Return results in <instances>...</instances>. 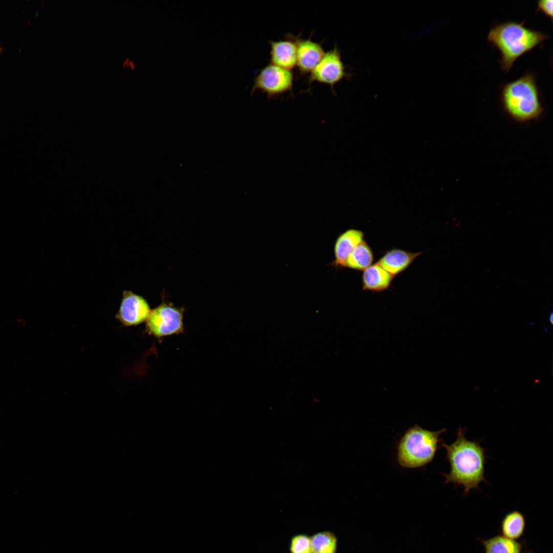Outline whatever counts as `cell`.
I'll list each match as a JSON object with an SVG mask.
<instances>
[{
  "label": "cell",
  "instance_id": "obj_1",
  "mask_svg": "<svg viewBox=\"0 0 553 553\" xmlns=\"http://www.w3.org/2000/svg\"><path fill=\"white\" fill-rule=\"evenodd\" d=\"M446 451L450 470L443 474L444 483H453L463 488V494L471 490H479L481 482H487L484 476L486 455L484 449L478 441L467 440L461 427L457 431L456 440L450 444L440 442Z\"/></svg>",
  "mask_w": 553,
  "mask_h": 553
},
{
  "label": "cell",
  "instance_id": "obj_2",
  "mask_svg": "<svg viewBox=\"0 0 553 553\" xmlns=\"http://www.w3.org/2000/svg\"><path fill=\"white\" fill-rule=\"evenodd\" d=\"M525 21H508L497 24L490 30L487 41L501 54L500 64L505 73L515 61L526 53L542 44L548 35L525 26Z\"/></svg>",
  "mask_w": 553,
  "mask_h": 553
},
{
  "label": "cell",
  "instance_id": "obj_3",
  "mask_svg": "<svg viewBox=\"0 0 553 553\" xmlns=\"http://www.w3.org/2000/svg\"><path fill=\"white\" fill-rule=\"evenodd\" d=\"M501 102L506 113L518 122L537 119L543 111L536 79L530 73L505 84Z\"/></svg>",
  "mask_w": 553,
  "mask_h": 553
},
{
  "label": "cell",
  "instance_id": "obj_4",
  "mask_svg": "<svg viewBox=\"0 0 553 553\" xmlns=\"http://www.w3.org/2000/svg\"><path fill=\"white\" fill-rule=\"evenodd\" d=\"M445 429L432 431L415 424L407 429L396 446L397 460L403 467H422L434 459Z\"/></svg>",
  "mask_w": 553,
  "mask_h": 553
},
{
  "label": "cell",
  "instance_id": "obj_5",
  "mask_svg": "<svg viewBox=\"0 0 553 553\" xmlns=\"http://www.w3.org/2000/svg\"><path fill=\"white\" fill-rule=\"evenodd\" d=\"M348 68L343 61L341 50L335 44L332 49L325 52L320 62L309 73L307 91H310L311 85L315 81L329 86L332 92L335 94V85L344 79L350 81L353 76Z\"/></svg>",
  "mask_w": 553,
  "mask_h": 553
},
{
  "label": "cell",
  "instance_id": "obj_6",
  "mask_svg": "<svg viewBox=\"0 0 553 553\" xmlns=\"http://www.w3.org/2000/svg\"><path fill=\"white\" fill-rule=\"evenodd\" d=\"M294 76L289 70L269 63L261 69L254 78L251 95L257 90L275 98L292 91Z\"/></svg>",
  "mask_w": 553,
  "mask_h": 553
},
{
  "label": "cell",
  "instance_id": "obj_7",
  "mask_svg": "<svg viewBox=\"0 0 553 553\" xmlns=\"http://www.w3.org/2000/svg\"><path fill=\"white\" fill-rule=\"evenodd\" d=\"M183 312V310L171 304H161L151 310L146 321V331L158 338L182 333Z\"/></svg>",
  "mask_w": 553,
  "mask_h": 553
},
{
  "label": "cell",
  "instance_id": "obj_8",
  "mask_svg": "<svg viewBox=\"0 0 553 553\" xmlns=\"http://www.w3.org/2000/svg\"><path fill=\"white\" fill-rule=\"evenodd\" d=\"M151 310L146 300L130 290H124L116 318L124 326H137L146 321Z\"/></svg>",
  "mask_w": 553,
  "mask_h": 553
},
{
  "label": "cell",
  "instance_id": "obj_9",
  "mask_svg": "<svg viewBox=\"0 0 553 553\" xmlns=\"http://www.w3.org/2000/svg\"><path fill=\"white\" fill-rule=\"evenodd\" d=\"M292 37L296 46V65L300 75L310 73L323 57L325 52L322 43L313 41L309 37L302 38L300 35Z\"/></svg>",
  "mask_w": 553,
  "mask_h": 553
},
{
  "label": "cell",
  "instance_id": "obj_10",
  "mask_svg": "<svg viewBox=\"0 0 553 553\" xmlns=\"http://www.w3.org/2000/svg\"><path fill=\"white\" fill-rule=\"evenodd\" d=\"M270 63L291 70L296 65V46L292 34L286 35L284 40H269Z\"/></svg>",
  "mask_w": 553,
  "mask_h": 553
},
{
  "label": "cell",
  "instance_id": "obj_11",
  "mask_svg": "<svg viewBox=\"0 0 553 553\" xmlns=\"http://www.w3.org/2000/svg\"><path fill=\"white\" fill-rule=\"evenodd\" d=\"M424 252H411L393 248L387 250L376 263L393 276L406 270Z\"/></svg>",
  "mask_w": 553,
  "mask_h": 553
},
{
  "label": "cell",
  "instance_id": "obj_12",
  "mask_svg": "<svg viewBox=\"0 0 553 553\" xmlns=\"http://www.w3.org/2000/svg\"><path fill=\"white\" fill-rule=\"evenodd\" d=\"M364 233L359 229H348L336 238L334 246V259L332 266L345 267L346 260L354 248L364 240Z\"/></svg>",
  "mask_w": 553,
  "mask_h": 553
},
{
  "label": "cell",
  "instance_id": "obj_13",
  "mask_svg": "<svg viewBox=\"0 0 553 553\" xmlns=\"http://www.w3.org/2000/svg\"><path fill=\"white\" fill-rule=\"evenodd\" d=\"M394 278L376 262L363 271L362 290L374 293L385 291L390 287Z\"/></svg>",
  "mask_w": 553,
  "mask_h": 553
},
{
  "label": "cell",
  "instance_id": "obj_14",
  "mask_svg": "<svg viewBox=\"0 0 553 553\" xmlns=\"http://www.w3.org/2000/svg\"><path fill=\"white\" fill-rule=\"evenodd\" d=\"M374 254L367 242L363 240L348 257L345 267L357 271H364L372 264Z\"/></svg>",
  "mask_w": 553,
  "mask_h": 553
},
{
  "label": "cell",
  "instance_id": "obj_15",
  "mask_svg": "<svg viewBox=\"0 0 553 553\" xmlns=\"http://www.w3.org/2000/svg\"><path fill=\"white\" fill-rule=\"evenodd\" d=\"M525 525V517L522 513L518 511L510 512L501 521V534L506 538L516 540L523 534Z\"/></svg>",
  "mask_w": 553,
  "mask_h": 553
},
{
  "label": "cell",
  "instance_id": "obj_16",
  "mask_svg": "<svg viewBox=\"0 0 553 553\" xmlns=\"http://www.w3.org/2000/svg\"><path fill=\"white\" fill-rule=\"evenodd\" d=\"M485 553H520L522 544L515 540L497 535L486 540L480 539Z\"/></svg>",
  "mask_w": 553,
  "mask_h": 553
},
{
  "label": "cell",
  "instance_id": "obj_17",
  "mask_svg": "<svg viewBox=\"0 0 553 553\" xmlns=\"http://www.w3.org/2000/svg\"><path fill=\"white\" fill-rule=\"evenodd\" d=\"M312 553H334L337 548V538L329 531L314 534L310 537Z\"/></svg>",
  "mask_w": 553,
  "mask_h": 553
},
{
  "label": "cell",
  "instance_id": "obj_18",
  "mask_svg": "<svg viewBox=\"0 0 553 553\" xmlns=\"http://www.w3.org/2000/svg\"><path fill=\"white\" fill-rule=\"evenodd\" d=\"M290 553H312L310 537L305 534L293 536L290 540Z\"/></svg>",
  "mask_w": 553,
  "mask_h": 553
},
{
  "label": "cell",
  "instance_id": "obj_19",
  "mask_svg": "<svg viewBox=\"0 0 553 553\" xmlns=\"http://www.w3.org/2000/svg\"><path fill=\"white\" fill-rule=\"evenodd\" d=\"M552 0H541L537 2V11H541L544 15L552 19Z\"/></svg>",
  "mask_w": 553,
  "mask_h": 553
},
{
  "label": "cell",
  "instance_id": "obj_20",
  "mask_svg": "<svg viewBox=\"0 0 553 553\" xmlns=\"http://www.w3.org/2000/svg\"><path fill=\"white\" fill-rule=\"evenodd\" d=\"M552 312H551L549 315V321L551 324H552Z\"/></svg>",
  "mask_w": 553,
  "mask_h": 553
},
{
  "label": "cell",
  "instance_id": "obj_21",
  "mask_svg": "<svg viewBox=\"0 0 553 553\" xmlns=\"http://www.w3.org/2000/svg\"><path fill=\"white\" fill-rule=\"evenodd\" d=\"M3 49L0 45V54H1L3 52Z\"/></svg>",
  "mask_w": 553,
  "mask_h": 553
}]
</instances>
